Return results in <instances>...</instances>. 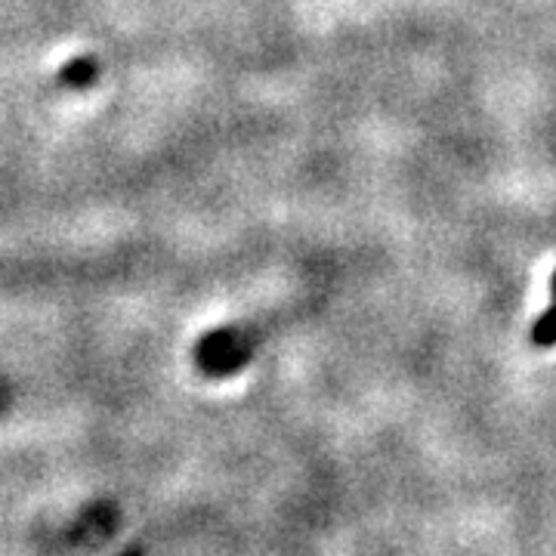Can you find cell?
I'll return each instance as SVG.
<instances>
[{
    "label": "cell",
    "mask_w": 556,
    "mask_h": 556,
    "mask_svg": "<svg viewBox=\"0 0 556 556\" xmlns=\"http://www.w3.org/2000/svg\"><path fill=\"white\" fill-rule=\"evenodd\" d=\"M551 288H554V303L538 316V321L532 325V343H535L538 350H554L556 346V273L554 281H551Z\"/></svg>",
    "instance_id": "1"
}]
</instances>
